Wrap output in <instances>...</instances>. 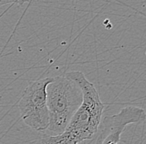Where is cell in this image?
Here are the masks:
<instances>
[{
  "label": "cell",
  "instance_id": "5",
  "mask_svg": "<svg viewBox=\"0 0 146 144\" xmlns=\"http://www.w3.org/2000/svg\"><path fill=\"white\" fill-rule=\"evenodd\" d=\"M28 0H0V6L6 5L9 3H24Z\"/></svg>",
  "mask_w": 146,
  "mask_h": 144
},
{
  "label": "cell",
  "instance_id": "4",
  "mask_svg": "<svg viewBox=\"0 0 146 144\" xmlns=\"http://www.w3.org/2000/svg\"><path fill=\"white\" fill-rule=\"evenodd\" d=\"M145 119V111L136 106H127L116 114L106 116L97 144H118L122 133L129 124H141Z\"/></svg>",
  "mask_w": 146,
  "mask_h": 144
},
{
  "label": "cell",
  "instance_id": "3",
  "mask_svg": "<svg viewBox=\"0 0 146 144\" xmlns=\"http://www.w3.org/2000/svg\"><path fill=\"white\" fill-rule=\"evenodd\" d=\"M52 77L33 81L25 89L18 101L20 116L30 128L43 132L49 125V113L46 104V87Z\"/></svg>",
  "mask_w": 146,
  "mask_h": 144
},
{
  "label": "cell",
  "instance_id": "1",
  "mask_svg": "<svg viewBox=\"0 0 146 144\" xmlns=\"http://www.w3.org/2000/svg\"><path fill=\"white\" fill-rule=\"evenodd\" d=\"M66 75L80 86L83 95L82 104L62 133L46 134L41 139L42 144H79L91 140L97 133L100 125L104 104L95 85L81 71H70Z\"/></svg>",
  "mask_w": 146,
  "mask_h": 144
},
{
  "label": "cell",
  "instance_id": "2",
  "mask_svg": "<svg viewBox=\"0 0 146 144\" xmlns=\"http://www.w3.org/2000/svg\"><path fill=\"white\" fill-rule=\"evenodd\" d=\"M82 91L77 83L66 74L52 77L46 87L49 130L54 135L62 133L71 118L81 106Z\"/></svg>",
  "mask_w": 146,
  "mask_h": 144
}]
</instances>
